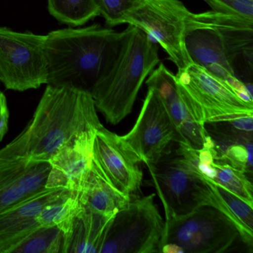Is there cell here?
Here are the masks:
<instances>
[{
	"mask_svg": "<svg viewBox=\"0 0 253 253\" xmlns=\"http://www.w3.org/2000/svg\"><path fill=\"white\" fill-rule=\"evenodd\" d=\"M214 144L217 152L216 161L229 164L246 174H252L253 141Z\"/></svg>",
	"mask_w": 253,
	"mask_h": 253,
	"instance_id": "cell-23",
	"label": "cell"
},
{
	"mask_svg": "<svg viewBox=\"0 0 253 253\" xmlns=\"http://www.w3.org/2000/svg\"><path fill=\"white\" fill-rule=\"evenodd\" d=\"M161 253H183V250L178 246L173 244H166L161 247Z\"/></svg>",
	"mask_w": 253,
	"mask_h": 253,
	"instance_id": "cell-27",
	"label": "cell"
},
{
	"mask_svg": "<svg viewBox=\"0 0 253 253\" xmlns=\"http://www.w3.org/2000/svg\"><path fill=\"white\" fill-rule=\"evenodd\" d=\"M146 166L164 204L166 218L188 214L203 206L214 207L226 215L215 184L201 175L178 149H169Z\"/></svg>",
	"mask_w": 253,
	"mask_h": 253,
	"instance_id": "cell-5",
	"label": "cell"
},
{
	"mask_svg": "<svg viewBox=\"0 0 253 253\" xmlns=\"http://www.w3.org/2000/svg\"><path fill=\"white\" fill-rule=\"evenodd\" d=\"M147 86L153 87L162 99L180 135L179 143L192 149H201L212 143L195 106L176 76L163 63L153 70L146 81Z\"/></svg>",
	"mask_w": 253,
	"mask_h": 253,
	"instance_id": "cell-12",
	"label": "cell"
},
{
	"mask_svg": "<svg viewBox=\"0 0 253 253\" xmlns=\"http://www.w3.org/2000/svg\"><path fill=\"white\" fill-rule=\"evenodd\" d=\"M212 166L214 173L210 180L253 207V183L247 174L229 164L216 160Z\"/></svg>",
	"mask_w": 253,
	"mask_h": 253,
	"instance_id": "cell-22",
	"label": "cell"
},
{
	"mask_svg": "<svg viewBox=\"0 0 253 253\" xmlns=\"http://www.w3.org/2000/svg\"><path fill=\"white\" fill-rule=\"evenodd\" d=\"M83 207L79 192L67 189L42 209L38 216V222L41 226H57L65 235Z\"/></svg>",
	"mask_w": 253,
	"mask_h": 253,
	"instance_id": "cell-19",
	"label": "cell"
},
{
	"mask_svg": "<svg viewBox=\"0 0 253 253\" xmlns=\"http://www.w3.org/2000/svg\"><path fill=\"white\" fill-rule=\"evenodd\" d=\"M67 189L45 188L0 211V253L12 250L41 224L38 217L42 209Z\"/></svg>",
	"mask_w": 253,
	"mask_h": 253,
	"instance_id": "cell-15",
	"label": "cell"
},
{
	"mask_svg": "<svg viewBox=\"0 0 253 253\" xmlns=\"http://www.w3.org/2000/svg\"><path fill=\"white\" fill-rule=\"evenodd\" d=\"M185 46L192 63L229 83L247 101L253 91L235 72L253 67V20L213 11L186 20Z\"/></svg>",
	"mask_w": 253,
	"mask_h": 253,
	"instance_id": "cell-1",
	"label": "cell"
},
{
	"mask_svg": "<svg viewBox=\"0 0 253 253\" xmlns=\"http://www.w3.org/2000/svg\"><path fill=\"white\" fill-rule=\"evenodd\" d=\"M155 197L131 199L116 213L100 253H161L165 221Z\"/></svg>",
	"mask_w": 253,
	"mask_h": 253,
	"instance_id": "cell-6",
	"label": "cell"
},
{
	"mask_svg": "<svg viewBox=\"0 0 253 253\" xmlns=\"http://www.w3.org/2000/svg\"><path fill=\"white\" fill-rule=\"evenodd\" d=\"M93 155L118 190L129 196L140 190L143 181L139 166L141 161L121 136L100 126L94 137Z\"/></svg>",
	"mask_w": 253,
	"mask_h": 253,
	"instance_id": "cell-14",
	"label": "cell"
},
{
	"mask_svg": "<svg viewBox=\"0 0 253 253\" xmlns=\"http://www.w3.org/2000/svg\"><path fill=\"white\" fill-rule=\"evenodd\" d=\"M121 137L146 164L159 159L169 150L173 142L180 143L175 125L153 87L148 86L147 94L134 126Z\"/></svg>",
	"mask_w": 253,
	"mask_h": 253,
	"instance_id": "cell-11",
	"label": "cell"
},
{
	"mask_svg": "<svg viewBox=\"0 0 253 253\" xmlns=\"http://www.w3.org/2000/svg\"><path fill=\"white\" fill-rule=\"evenodd\" d=\"M175 76L204 124L253 115V102L204 68L191 63Z\"/></svg>",
	"mask_w": 253,
	"mask_h": 253,
	"instance_id": "cell-10",
	"label": "cell"
},
{
	"mask_svg": "<svg viewBox=\"0 0 253 253\" xmlns=\"http://www.w3.org/2000/svg\"><path fill=\"white\" fill-rule=\"evenodd\" d=\"M65 235L56 226H40L20 242L11 253H63Z\"/></svg>",
	"mask_w": 253,
	"mask_h": 253,
	"instance_id": "cell-21",
	"label": "cell"
},
{
	"mask_svg": "<svg viewBox=\"0 0 253 253\" xmlns=\"http://www.w3.org/2000/svg\"><path fill=\"white\" fill-rule=\"evenodd\" d=\"M97 130L75 137L48 161L46 188L80 192L91 167Z\"/></svg>",
	"mask_w": 253,
	"mask_h": 253,
	"instance_id": "cell-16",
	"label": "cell"
},
{
	"mask_svg": "<svg viewBox=\"0 0 253 253\" xmlns=\"http://www.w3.org/2000/svg\"><path fill=\"white\" fill-rule=\"evenodd\" d=\"M139 2L140 0H94L99 14L110 26L124 24L126 16Z\"/></svg>",
	"mask_w": 253,
	"mask_h": 253,
	"instance_id": "cell-24",
	"label": "cell"
},
{
	"mask_svg": "<svg viewBox=\"0 0 253 253\" xmlns=\"http://www.w3.org/2000/svg\"><path fill=\"white\" fill-rule=\"evenodd\" d=\"M211 11L253 20V0H204Z\"/></svg>",
	"mask_w": 253,
	"mask_h": 253,
	"instance_id": "cell-25",
	"label": "cell"
},
{
	"mask_svg": "<svg viewBox=\"0 0 253 253\" xmlns=\"http://www.w3.org/2000/svg\"><path fill=\"white\" fill-rule=\"evenodd\" d=\"M238 237V228L226 214L203 206L188 214L166 218L162 247L175 244L183 253H225Z\"/></svg>",
	"mask_w": 253,
	"mask_h": 253,
	"instance_id": "cell-7",
	"label": "cell"
},
{
	"mask_svg": "<svg viewBox=\"0 0 253 253\" xmlns=\"http://www.w3.org/2000/svg\"><path fill=\"white\" fill-rule=\"evenodd\" d=\"M48 162L31 161L12 142L0 149V211L46 188Z\"/></svg>",
	"mask_w": 253,
	"mask_h": 253,
	"instance_id": "cell-13",
	"label": "cell"
},
{
	"mask_svg": "<svg viewBox=\"0 0 253 253\" xmlns=\"http://www.w3.org/2000/svg\"><path fill=\"white\" fill-rule=\"evenodd\" d=\"M79 195L84 207L107 215H115L131 199L114 186L94 155Z\"/></svg>",
	"mask_w": 253,
	"mask_h": 253,
	"instance_id": "cell-18",
	"label": "cell"
},
{
	"mask_svg": "<svg viewBox=\"0 0 253 253\" xmlns=\"http://www.w3.org/2000/svg\"><path fill=\"white\" fill-rule=\"evenodd\" d=\"M9 111L5 94L0 91V142L8 131Z\"/></svg>",
	"mask_w": 253,
	"mask_h": 253,
	"instance_id": "cell-26",
	"label": "cell"
},
{
	"mask_svg": "<svg viewBox=\"0 0 253 253\" xmlns=\"http://www.w3.org/2000/svg\"><path fill=\"white\" fill-rule=\"evenodd\" d=\"M46 35L0 26V81L6 89L25 91L46 84Z\"/></svg>",
	"mask_w": 253,
	"mask_h": 253,
	"instance_id": "cell-8",
	"label": "cell"
},
{
	"mask_svg": "<svg viewBox=\"0 0 253 253\" xmlns=\"http://www.w3.org/2000/svg\"><path fill=\"white\" fill-rule=\"evenodd\" d=\"M101 125L91 94L47 85L30 123L11 142L31 161L48 162L75 137Z\"/></svg>",
	"mask_w": 253,
	"mask_h": 253,
	"instance_id": "cell-3",
	"label": "cell"
},
{
	"mask_svg": "<svg viewBox=\"0 0 253 253\" xmlns=\"http://www.w3.org/2000/svg\"><path fill=\"white\" fill-rule=\"evenodd\" d=\"M114 217L83 207L65 234L63 253H100Z\"/></svg>",
	"mask_w": 253,
	"mask_h": 253,
	"instance_id": "cell-17",
	"label": "cell"
},
{
	"mask_svg": "<svg viewBox=\"0 0 253 253\" xmlns=\"http://www.w3.org/2000/svg\"><path fill=\"white\" fill-rule=\"evenodd\" d=\"M121 32L94 24L59 29L46 35V85L91 94L112 66Z\"/></svg>",
	"mask_w": 253,
	"mask_h": 253,
	"instance_id": "cell-2",
	"label": "cell"
},
{
	"mask_svg": "<svg viewBox=\"0 0 253 253\" xmlns=\"http://www.w3.org/2000/svg\"><path fill=\"white\" fill-rule=\"evenodd\" d=\"M49 14L72 27L83 26L100 15L94 0H47Z\"/></svg>",
	"mask_w": 253,
	"mask_h": 253,
	"instance_id": "cell-20",
	"label": "cell"
},
{
	"mask_svg": "<svg viewBox=\"0 0 253 253\" xmlns=\"http://www.w3.org/2000/svg\"><path fill=\"white\" fill-rule=\"evenodd\" d=\"M191 11L179 0H140L124 20L159 44L177 67L192 63L185 46L186 20Z\"/></svg>",
	"mask_w": 253,
	"mask_h": 253,
	"instance_id": "cell-9",
	"label": "cell"
},
{
	"mask_svg": "<svg viewBox=\"0 0 253 253\" xmlns=\"http://www.w3.org/2000/svg\"><path fill=\"white\" fill-rule=\"evenodd\" d=\"M158 46L143 31L128 25L112 66L91 95L96 109L116 125L131 111L146 78L159 63Z\"/></svg>",
	"mask_w": 253,
	"mask_h": 253,
	"instance_id": "cell-4",
	"label": "cell"
}]
</instances>
